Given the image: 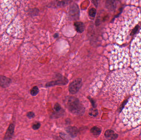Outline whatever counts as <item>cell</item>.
Wrapping results in <instances>:
<instances>
[{"instance_id": "3957f363", "label": "cell", "mask_w": 141, "mask_h": 140, "mask_svg": "<svg viewBox=\"0 0 141 140\" xmlns=\"http://www.w3.org/2000/svg\"><path fill=\"white\" fill-rule=\"evenodd\" d=\"M109 62L111 68L114 70L128 68L131 63L129 51L125 48L114 47L110 53Z\"/></svg>"}, {"instance_id": "7c38bea8", "label": "cell", "mask_w": 141, "mask_h": 140, "mask_svg": "<svg viewBox=\"0 0 141 140\" xmlns=\"http://www.w3.org/2000/svg\"><path fill=\"white\" fill-rule=\"evenodd\" d=\"M90 132L95 136H98L101 133V130L98 127H94L91 129Z\"/></svg>"}, {"instance_id": "6da1fadb", "label": "cell", "mask_w": 141, "mask_h": 140, "mask_svg": "<svg viewBox=\"0 0 141 140\" xmlns=\"http://www.w3.org/2000/svg\"><path fill=\"white\" fill-rule=\"evenodd\" d=\"M137 78V74L132 68L115 69L106 78L103 93L111 101L120 103L130 93Z\"/></svg>"}, {"instance_id": "ba28073f", "label": "cell", "mask_w": 141, "mask_h": 140, "mask_svg": "<svg viewBox=\"0 0 141 140\" xmlns=\"http://www.w3.org/2000/svg\"><path fill=\"white\" fill-rule=\"evenodd\" d=\"M15 129V125L14 124H11L9 125L6 134L4 138V140H10L12 138V136L13 135Z\"/></svg>"}, {"instance_id": "5bb4252c", "label": "cell", "mask_w": 141, "mask_h": 140, "mask_svg": "<svg viewBox=\"0 0 141 140\" xmlns=\"http://www.w3.org/2000/svg\"><path fill=\"white\" fill-rule=\"evenodd\" d=\"M39 92V89L37 86H34L31 90V94L33 96H35L38 94Z\"/></svg>"}, {"instance_id": "9c48e42d", "label": "cell", "mask_w": 141, "mask_h": 140, "mask_svg": "<svg viewBox=\"0 0 141 140\" xmlns=\"http://www.w3.org/2000/svg\"><path fill=\"white\" fill-rule=\"evenodd\" d=\"M11 79L4 76H0V86L6 88L8 87L11 83Z\"/></svg>"}, {"instance_id": "5b68a950", "label": "cell", "mask_w": 141, "mask_h": 140, "mask_svg": "<svg viewBox=\"0 0 141 140\" xmlns=\"http://www.w3.org/2000/svg\"><path fill=\"white\" fill-rule=\"evenodd\" d=\"M66 103L67 108L72 113L78 114L83 112V108L77 98L70 97L68 99Z\"/></svg>"}, {"instance_id": "8fae6325", "label": "cell", "mask_w": 141, "mask_h": 140, "mask_svg": "<svg viewBox=\"0 0 141 140\" xmlns=\"http://www.w3.org/2000/svg\"><path fill=\"white\" fill-rule=\"evenodd\" d=\"M76 30L78 33H82L84 30V26L83 23L81 22L77 21L74 23Z\"/></svg>"}, {"instance_id": "7a4b0ae2", "label": "cell", "mask_w": 141, "mask_h": 140, "mask_svg": "<svg viewBox=\"0 0 141 140\" xmlns=\"http://www.w3.org/2000/svg\"><path fill=\"white\" fill-rule=\"evenodd\" d=\"M120 118L125 125L136 127L141 122V101L137 97H130L122 109Z\"/></svg>"}, {"instance_id": "9a60e30c", "label": "cell", "mask_w": 141, "mask_h": 140, "mask_svg": "<svg viewBox=\"0 0 141 140\" xmlns=\"http://www.w3.org/2000/svg\"><path fill=\"white\" fill-rule=\"evenodd\" d=\"M89 14L91 17H95L96 14V10L94 8H92L89 12Z\"/></svg>"}, {"instance_id": "8992f818", "label": "cell", "mask_w": 141, "mask_h": 140, "mask_svg": "<svg viewBox=\"0 0 141 140\" xmlns=\"http://www.w3.org/2000/svg\"><path fill=\"white\" fill-rule=\"evenodd\" d=\"M130 92H132L134 96L137 97L141 101V76L137 77L133 87Z\"/></svg>"}, {"instance_id": "ac0fdd59", "label": "cell", "mask_w": 141, "mask_h": 140, "mask_svg": "<svg viewBox=\"0 0 141 140\" xmlns=\"http://www.w3.org/2000/svg\"><path fill=\"white\" fill-rule=\"evenodd\" d=\"M54 109L56 111H59L60 110L61 107L58 103H56L54 106Z\"/></svg>"}, {"instance_id": "e0dca14e", "label": "cell", "mask_w": 141, "mask_h": 140, "mask_svg": "<svg viewBox=\"0 0 141 140\" xmlns=\"http://www.w3.org/2000/svg\"><path fill=\"white\" fill-rule=\"evenodd\" d=\"M27 117L28 118H33L35 116V114H34V113L33 112H28L27 114Z\"/></svg>"}, {"instance_id": "2e32d148", "label": "cell", "mask_w": 141, "mask_h": 140, "mask_svg": "<svg viewBox=\"0 0 141 140\" xmlns=\"http://www.w3.org/2000/svg\"><path fill=\"white\" fill-rule=\"evenodd\" d=\"M40 127V123H37L35 124H34L32 126V128L34 130H36L39 129Z\"/></svg>"}, {"instance_id": "277c9868", "label": "cell", "mask_w": 141, "mask_h": 140, "mask_svg": "<svg viewBox=\"0 0 141 140\" xmlns=\"http://www.w3.org/2000/svg\"><path fill=\"white\" fill-rule=\"evenodd\" d=\"M130 56L132 68L137 75L141 76V31L131 43Z\"/></svg>"}, {"instance_id": "4fadbf2b", "label": "cell", "mask_w": 141, "mask_h": 140, "mask_svg": "<svg viewBox=\"0 0 141 140\" xmlns=\"http://www.w3.org/2000/svg\"><path fill=\"white\" fill-rule=\"evenodd\" d=\"M67 132L72 136H76L77 134V129L75 127H69L67 129Z\"/></svg>"}, {"instance_id": "30bf717a", "label": "cell", "mask_w": 141, "mask_h": 140, "mask_svg": "<svg viewBox=\"0 0 141 140\" xmlns=\"http://www.w3.org/2000/svg\"><path fill=\"white\" fill-rule=\"evenodd\" d=\"M104 135L107 138L109 139H115L117 138L118 135L112 130H107Z\"/></svg>"}, {"instance_id": "52a82bcc", "label": "cell", "mask_w": 141, "mask_h": 140, "mask_svg": "<svg viewBox=\"0 0 141 140\" xmlns=\"http://www.w3.org/2000/svg\"><path fill=\"white\" fill-rule=\"evenodd\" d=\"M82 85V80L80 79H78L74 80L70 83L69 86V90L72 94L76 93L79 90Z\"/></svg>"}]
</instances>
